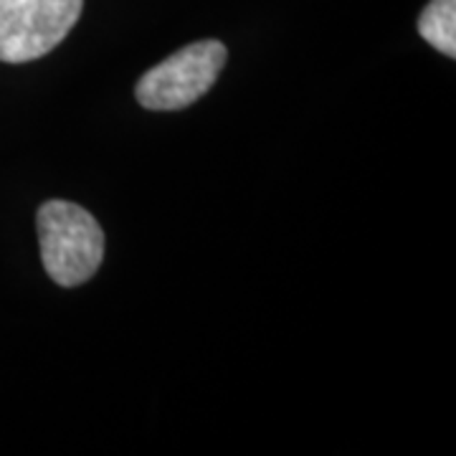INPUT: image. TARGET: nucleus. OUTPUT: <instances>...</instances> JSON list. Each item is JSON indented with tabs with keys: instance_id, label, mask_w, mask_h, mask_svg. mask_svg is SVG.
<instances>
[{
	"instance_id": "obj_1",
	"label": "nucleus",
	"mask_w": 456,
	"mask_h": 456,
	"mask_svg": "<svg viewBox=\"0 0 456 456\" xmlns=\"http://www.w3.org/2000/svg\"><path fill=\"white\" fill-rule=\"evenodd\" d=\"M44 269L59 287H79L104 259V231L92 213L71 200H46L36 213Z\"/></svg>"
},
{
	"instance_id": "obj_2",
	"label": "nucleus",
	"mask_w": 456,
	"mask_h": 456,
	"mask_svg": "<svg viewBox=\"0 0 456 456\" xmlns=\"http://www.w3.org/2000/svg\"><path fill=\"white\" fill-rule=\"evenodd\" d=\"M226 59L228 51L221 41H196L145 71L137 82L134 97L152 112L185 110L218 82Z\"/></svg>"
},
{
	"instance_id": "obj_3",
	"label": "nucleus",
	"mask_w": 456,
	"mask_h": 456,
	"mask_svg": "<svg viewBox=\"0 0 456 456\" xmlns=\"http://www.w3.org/2000/svg\"><path fill=\"white\" fill-rule=\"evenodd\" d=\"M84 0H0V61L26 64L64 41Z\"/></svg>"
},
{
	"instance_id": "obj_4",
	"label": "nucleus",
	"mask_w": 456,
	"mask_h": 456,
	"mask_svg": "<svg viewBox=\"0 0 456 456\" xmlns=\"http://www.w3.org/2000/svg\"><path fill=\"white\" fill-rule=\"evenodd\" d=\"M419 33L444 56H456V0H431L419 16Z\"/></svg>"
}]
</instances>
